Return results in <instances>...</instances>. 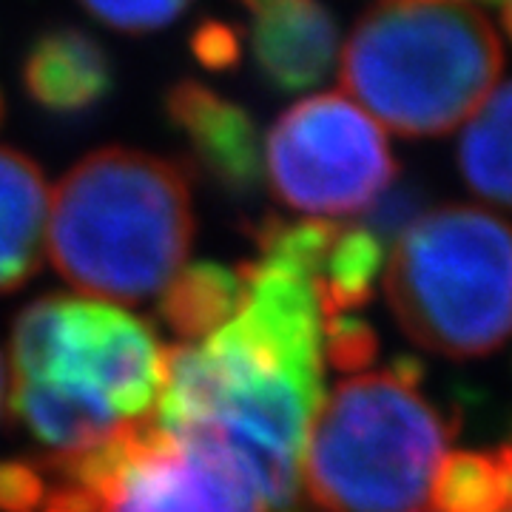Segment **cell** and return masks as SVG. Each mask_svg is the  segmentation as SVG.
Here are the masks:
<instances>
[{
  "label": "cell",
  "instance_id": "cell-7",
  "mask_svg": "<svg viewBox=\"0 0 512 512\" xmlns=\"http://www.w3.org/2000/svg\"><path fill=\"white\" fill-rule=\"evenodd\" d=\"M100 512H268L254 478L200 433H165L151 419Z\"/></svg>",
  "mask_w": 512,
  "mask_h": 512
},
{
  "label": "cell",
  "instance_id": "cell-23",
  "mask_svg": "<svg viewBox=\"0 0 512 512\" xmlns=\"http://www.w3.org/2000/svg\"><path fill=\"white\" fill-rule=\"evenodd\" d=\"M504 26L512 37V0H504Z\"/></svg>",
  "mask_w": 512,
  "mask_h": 512
},
{
  "label": "cell",
  "instance_id": "cell-13",
  "mask_svg": "<svg viewBox=\"0 0 512 512\" xmlns=\"http://www.w3.org/2000/svg\"><path fill=\"white\" fill-rule=\"evenodd\" d=\"M458 168L478 197L512 208V80L473 111L458 140Z\"/></svg>",
  "mask_w": 512,
  "mask_h": 512
},
{
  "label": "cell",
  "instance_id": "cell-25",
  "mask_svg": "<svg viewBox=\"0 0 512 512\" xmlns=\"http://www.w3.org/2000/svg\"><path fill=\"white\" fill-rule=\"evenodd\" d=\"M0 120H3V97H0Z\"/></svg>",
  "mask_w": 512,
  "mask_h": 512
},
{
  "label": "cell",
  "instance_id": "cell-3",
  "mask_svg": "<svg viewBox=\"0 0 512 512\" xmlns=\"http://www.w3.org/2000/svg\"><path fill=\"white\" fill-rule=\"evenodd\" d=\"M424 365L399 356L350 376L313 413L305 495L322 512H419L458 421L421 393Z\"/></svg>",
  "mask_w": 512,
  "mask_h": 512
},
{
  "label": "cell",
  "instance_id": "cell-2",
  "mask_svg": "<svg viewBox=\"0 0 512 512\" xmlns=\"http://www.w3.org/2000/svg\"><path fill=\"white\" fill-rule=\"evenodd\" d=\"M501 69L493 23L467 0H373L342 52V86L402 137L461 126Z\"/></svg>",
  "mask_w": 512,
  "mask_h": 512
},
{
  "label": "cell",
  "instance_id": "cell-4",
  "mask_svg": "<svg viewBox=\"0 0 512 512\" xmlns=\"http://www.w3.org/2000/svg\"><path fill=\"white\" fill-rule=\"evenodd\" d=\"M384 293L419 348L490 356L512 336V228L473 205L421 214L384 262Z\"/></svg>",
  "mask_w": 512,
  "mask_h": 512
},
{
  "label": "cell",
  "instance_id": "cell-19",
  "mask_svg": "<svg viewBox=\"0 0 512 512\" xmlns=\"http://www.w3.org/2000/svg\"><path fill=\"white\" fill-rule=\"evenodd\" d=\"M362 214H365L362 225L373 237H379L382 242L399 239L424 214V194L416 185H390Z\"/></svg>",
  "mask_w": 512,
  "mask_h": 512
},
{
  "label": "cell",
  "instance_id": "cell-12",
  "mask_svg": "<svg viewBox=\"0 0 512 512\" xmlns=\"http://www.w3.org/2000/svg\"><path fill=\"white\" fill-rule=\"evenodd\" d=\"M12 413L55 453L92 447L120 427V416L109 402L55 382H12Z\"/></svg>",
  "mask_w": 512,
  "mask_h": 512
},
{
  "label": "cell",
  "instance_id": "cell-6",
  "mask_svg": "<svg viewBox=\"0 0 512 512\" xmlns=\"http://www.w3.org/2000/svg\"><path fill=\"white\" fill-rule=\"evenodd\" d=\"M262 163L276 197L308 220L362 214L399 177L382 128L342 94L308 97L282 111Z\"/></svg>",
  "mask_w": 512,
  "mask_h": 512
},
{
  "label": "cell",
  "instance_id": "cell-21",
  "mask_svg": "<svg viewBox=\"0 0 512 512\" xmlns=\"http://www.w3.org/2000/svg\"><path fill=\"white\" fill-rule=\"evenodd\" d=\"M191 55L211 72H228L242 60V37L225 20H202L191 32Z\"/></svg>",
  "mask_w": 512,
  "mask_h": 512
},
{
  "label": "cell",
  "instance_id": "cell-14",
  "mask_svg": "<svg viewBox=\"0 0 512 512\" xmlns=\"http://www.w3.org/2000/svg\"><path fill=\"white\" fill-rule=\"evenodd\" d=\"M242 299L237 271L217 262H191L168 279L160 296V319L183 339H208L231 322Z\"/></svg>",
  "mask_w": 512,
  "mask_h": 512
},
{
  "label": "cell",
  "instance_id": "cell-20",
  "mask_svg": "<svg viewBox=\"0 0 512 512\" xmlns=\"http://www.w3.org/2000/svg\"><path fill=\"white\" fill-rule=\"evenodd\" d=\"M49 495L46 473L20 458L0 461V512H43Z\"/></svg>",
  "mask_w": 512,
  "mask_h": 512
},
{
  "label": "cell",
  "instance_id": "cell-5",
  "mask_svg": "<svg viewBox=\"0 0 512 512\" xmlns=\"http://www.w3.org/2000/svg\"><path fill=\"white\" fill-rule=\"evenodd\" d=\"M15 382L89 390L120 416H151L163 384V348L143 319L106 302L46 296L12 330Z\"/></svg>",
  "mask_w": 512,
  "mask_h": 512
},
{
  "label": "cell",
  "instance_id": "cell-10",
  "mask_svg": "<svg viewBox=\"0 0 512 512\" xmlns=\"http://www.w3.org/2000/svg\"><path fill=\"white\" fill-rule=\"evenodd\" d=\"M23 89L49 114L92 111L114 89L111 57L83 29H49L35 37L23 57Z\"/></svg>",
  "mask_w": 512,
  "mask_h": 512
},
{
  "label": "cell",
  "instance_id": "cell-11",
  "mask_svg": "<svg viewBox=\"0 0 512 512\" xmlns=\"http://www.w3.org/2000/svg\"><path fill=\"white\" fill-rule=\"evenodd\" d=\"M49 191L40 165L0 146V293L18 291L40 268Z\"/></svg>",
  "mask_w": 512,
  "mask_h": 512
},
{
  "label": "cell",
  "instance_id": "cell-18",
  "mask_svg": "<svg viewBox=\"0 0 512 512\" xmlns=\"http://www.w3.org/2000/svg\"><path fill=\"white\" fill-rule=\"evenodd\" d=\"M94 18L123 35H148L168 26L191 0H80Z\"/></svg>",
  "mask_w": 512,
  "mask_h": 512
},
{
  "label": "cell",
  "instance_id": "cell-22",
  "mask_svg": "<svg viewBox=\"0 0 512 512\" xmlns=\"http://www.w3.org/2000/svg\"><path fill=\"white\" fill-rule=\"evenodd\" d=\"M251 15H259V12H265V9H271L276 3H282V0H239Z\"/></svg>",
  "mask_w": 512,
  "mask_h": 512
},
{
  "label": "cell",
  "instance_id": "cell-9",
  "mask_svg": "<svg viewBox=\"0 0 512 512\" xmlns=\"http://www.w3.org/2000/svg\"><path fill=\"white\" fill-rule=\"evenodd\" d=\"M339 32L319 0H282L254 15L251 52L276 92H305L333 69Z\"/></svg>",
  "mask_w": 512,
  "mask_h": 512
},
{
  "label": "cell",
  "instance_id": "cell-24",
  "mask_svg": "<svg viewBox=\"0 0 512 512\" xmlns=\"http://www.w3.org/2000/svg\"><path fill=\"white\" fill-rule=\"evenodd\" d=\"M3 390H6V373H3V359H0V410H3Z\"/></svg>",
  "mask_w": 512,
  "mask_h": 512
},
{
  "label": "cell",
  "instance_id": "cell-15",
  "mask_svg": "<svg viewBox=\"0 0 512 512\" xmlns=\"http://www.w3.org/2000/svg\"><path fill=\"white\" fill-rule=\"evenodd\" d=\"M384 256V242L373 237L365 225H339L311 282L322 319L356 311L373 299L379 274L384 271Z\"/></svg>",
  "mask_w": 512,
  "mask_h": 512
},
{
  "label": "cell",
  "instance_id": "cell-17",
  "mask_svg": "<svg viewBox=\"0 0 512 512\" xmlns=\"http://www.w3.org/2000/svg\"><path fill=\"white\" fill-rule=\"evenodd\" d=\"M376 353H379V336L365 319L339 313L322 322V356H328V362L339 373L348 376L365 373V367L376 359Z\"/></svg>",
  "mask_w": 512,
  "mask_h": 512
},
{
  "label": "cell",
  "instance_id": "cell-26",
  "mask_svg": "<svg viewBox=\"0 0 512 512\" xmlns=\"http://www.w3.org/2000/svg\"><path fill=\"white\" fill-rule=\"evenodd\" d=\"M487 3H501V0H487Z\"/></svg>",
  "mask_w": 512,
  "mask_h": 512
},
{
  "label": "cell",
  "instance_id": "cell-16",
  "mask_svg": "<svg viewBox=\"0 0 512 512\" xmlns=\"http://www.w3.org/2000/svg\"><path fill=\"white\" fill-rule=\"evenodd\" d=\"M439 512H510V493L495 456L458 450L441 458L433 478Z\"/></svg>",
  "mask_w": 512,
  "mask_h": 512
},
{
  "label": "cell",
  "instance_id": "cell-8",
  "mask_svg": "<svg viewBox=\"0 0 512 512\" xmlns=\"http://www.w3.org/2000/svg\"><path fill=\"white\" fill-rule=\"evenodd\" d=\"M165 117L225 194H254L262 180V146L254 117L239 103L197 80H180L165 94Z\"/></svg>",
  "mask_w": 512,
  "mask_h": 512
},
{
  "label": "cell",
  "instance_id": "cell-1",
  "mask_svg": "<svg viewBox=\"0 0 512 512\" xmlns=\"http://www.w3.org/2000/svg\"><path fill=\"white\" fill-rule=\"evenodd\" d=\"M49 220L52 265L72 288L143 302L163 291L191 251V168L140 148H100L57 183Z\"/></svg>",
  "mask_w": 512,
  "mask_h": 512
}]
</instances>
